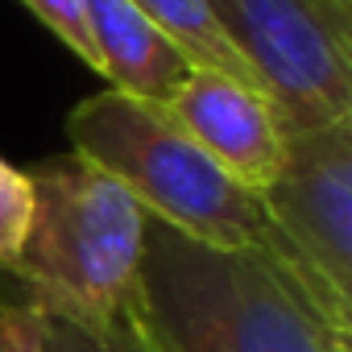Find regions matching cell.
Wrapping results in <instances>:
<instances>
[{
    "label": "cell",
    "mask_w": 352,
    "mask_h": 352,
    "mask_svg": "<svg viewBox=\"0 0 352 352\" xmlns=\"http://www.w3.org/2000/svg\"><path fill=\"white\" fill-rule=\"evenodd\" d=\"M124 319L145 352H323L340 340L270 249H216L149 216Z\"/></svg>",
    "instance_id": "cell-1"
},
{
    "label": "cell",
    "mask_w": 352,
    "mask_h": 352,
    "mask_svg": "<svg viewBox=\"0 0 352 352\" xmlns=\"http://www.w3.org/2000/svg\"><path fill=\"white\" fill-rule=\"evenodd\" d=\"M67 141L71 153L116 179L149 220L216 249L278 253L261 195L216 166L162 104L104 87L71 108Z\"/></svg>",
    "instance_id": "cell-2"
},
{
    "label": "cell",
    "mask_w": 352,
    "mask_h": 352,
    "mask_svg": "<svg viewBox=\"0 0 352 352\" xmlns=\"http://www.w3.org/2000/svg\"><path fill=\"white\" fill-rule=\"evenodd\" d=\"M30 183L34 224L9 274L50 319L108 331L120 319L141 265V204L79 153L38 162Z\"/></svg>",
    "instance_id": "cell-3"
},
{
    "label": "cell",
    "mask_w": 352,
    "mask_h": 352,
    "mask_svg": "<svg viewBox=\"0 0 352 352\" xmlns=\"http://www.w3.org/2000/svg\"><path fill=\"white\" fill-rule=\"evenodd\" d=\"M274 245L327 331L352 340V116L290 129L282 166L261 191Z\"/></svg>",
    "instance_id": "cell-4"
},
{
    "label": "cell",
    "mask_w": 352,
    "mask_h": 352,
    "mask_svg": "<svg viewBox=\"0 0 352 352\" xmlns=\"http://www.w3.org/2000/svg\"><path fill=\"white\" fill-rule=\"evenodd\" d=\"M282 129L352 116V9L340 0H208Z\"/></svg>",
    "instance_id": "cell-5"
},
{
    "label": "cell",
    "mask_w": 352,
    "mask_h": 352,
    "mask_svg": "<svg viewBox=\"0 0 352 352\" xmlns=\"http://www.w3.org/2000/svg\"><path fill=\"white\" fill-rule=\"evenodd\" d=\"M166 112L187 137L249 191H265L286 153V129L265 91L216 71H191Z\"/></svg>",
    "instance_id": "cell-6"
},
{
    "label": "cell",
    "mask_w": 352,
    "mask_h": 352,
    "mask_svg": "<svg viewBox=\"0 0 352 352\" xmlns=\"http://www.w3.org/2000/svg\"><path fill=\"white\" fill-rule=\"evenodd\" d=\"M83 5L96 42V71L108 79V87L166 108L195 67L129 0H83Z\"/></svg>",
    "instance_id": "cell-7"
},
{
    "label": "cell",
    "mask_w": 352,
    "mask_h": 352,
    "mask_svg": "<svg viewBox=\"0 0 352 352\" xmlns=\"http://www.w3.org/2000/svg\"><path fill=\"white\" fill-rule=\"evenodd\" d=\"M129 5L145 21H153L174 42V50H179L195 71H216V75H228L236 83L257 87L249 63L236 54V46L220 30V21H216V13H212L208 0H129Z\"/></svg>",
    "instance_id": "cell-8"
},
{
    "label": "cell",
    "mask_w": 352,
    "mask_h": 352,
    "mask_svg": "<svg viewBox=\"0 0 352 352\" xmlns=\"http://www.w3.org/2000/svg\"><path fill=\"white\" fill-rule=\"evenodd\" d=\"M34 224V183L30 170H17L13 162L0 157V270H13V261L25 249Z\"/></svg>",
    "instance_id": "cell-9"
},
{
    "label": "cell",
    "mask_w": 352,
    "mask_h": 352,
    "mask_svg": "<svg viewBox=\"0 0 352 352\" xmlns=\"http://www.w3.org/2000/svg\"><path fill=\"white\" fill-rule=\"evenodd\" d=\"M21 5L75 54L96 71V42H91V25H87V5L83 0H21Z\"/></svg>",
    "instance_id": "cell-10"
},
{
    "label": "cell",
    "mask_w": 352,
    "mask_h": 352,
    "mask_svg": "<svg viewBox=\"0 0 352 352\" xmlns=\"http://www.w3.org/2000/svg\"><path fill=\"white\" fill-rule=\"evenodd\" d=\"M0 352H54L46 311L30 298H0Z\"/></svg>",
    "instance_id": "cell-11"
},
{
    "label": "cell",
    "mask_w": 352,
    "mask_h": 352,
    "mask_svg": "<svg viewBox=\"0 0 352 352\" xmlns=\"http://www.w3.org/2000/svg\"><path fill=\"white\" fill-rule=\"evenodd\" d=\"M50 348L54 352H145L141 340H137V331L129 327L124 311H120V319L108 331H83V327H71V323L50 319Z\"/></svg>",
    "instance_id": "cell-12"
},
{
    "label": "cell",
    "mask_w": 352,
    "mask_h": 352,
    "mask_svg": "<svg viewBox=\"0 0 352 352\" xmlns=\"http://www.w3.org/2000/svg\"><path fill=\"white\" fill-rule=\"evenodd\" d=\"M323 352H352V340H327Z\"/></svg>",
    "instance_id": "cell-13"
},
{
    "label": "cell",
    "mask_w": 352,
    "mask_h": 352,
    "mask_svg": "<svg viewBox=\"0 0 352 352\" xmlns=\"http://www.w3.org/2000/svg\"><path fill=\"white\" fill-rule=\"evenodd\" d=\"M340 5H344V9H352V0H340Z\"/></svg>",
    "instance_id": "cell-14"
}]
</instances>
